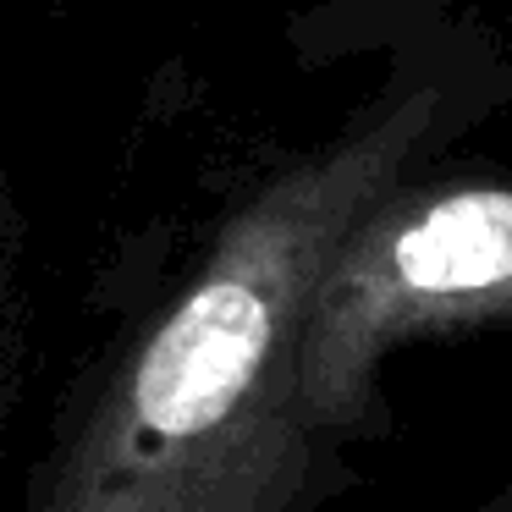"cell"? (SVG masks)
Returning <instances> with one entry per match:
<instances>
[{"label": "cell", "mask_w": 512, "mask_h": 512, "mask_svg": "<svg viewBox=\"0 0 512 512\" xmlns=\"http://www.w3.org/2000/svg\"><path fill=\"white\" fill-rule=\"evenodd\" d=\"M397 281L413 292H479L512 281V193H457L435 204L391 248Z\"/></svg>", "instance_id": "cell-1"}]
</instances>
